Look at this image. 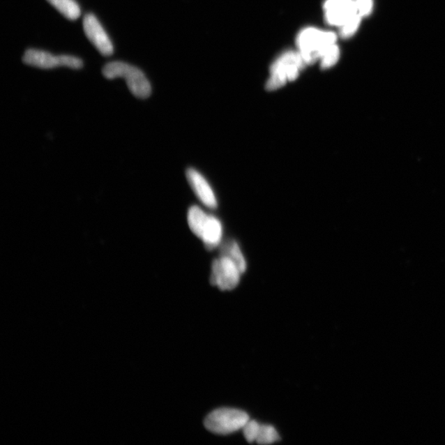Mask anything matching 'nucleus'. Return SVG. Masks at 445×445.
Segmentation results:
<instances>
[{"instance_id":"nucleus-5","label":"nucleus","mask_w":445,"mask_h":445,"mask_svg":"<svg viewBox=\"0 0 445 445\" xmlns=\"http://www.w3.org/2000/svg\"><path fill=\"white\" fill-rule=\"evenodd\" d=\"M22 61L26 65L44 70L61 66L69 67L71 69H80L83 67V61L78 57L68 56V54L54 56L52 53L36 49L27 50L22 57Z\"/></svg>"},{"instance_id":"nucleus-13","label":"nucleus","mask_w":445,"mask_h":445,"mask_svg":"<svg viewBox=\"0 0 445 445\" xmlns=\"http://www.w3.org/2000/svg\"><path fill=\"white\" fill-rule=\"evenodd\" d=\"M63 17L70 20H76L81 15L78 3L75 0H47Z\"/></svg>"},{"instance_id":"nucleus-1","label":"nucleus","mask_w":445,"mask_h":445,"mask_svg":"<svg viewBox=\"0 0 445 445\" xmlns=\"http://www.w3.org/2000/svg\"><path fill=\"white\" fill-rule=\"evenodd\" d=\"M103 74L108 80L122 78L126 80L130 92L136 98H147L151 94V85L144 73L139 68L129 63L114 61L103 67Z\"/></svg>"},{"instance_id":"nucleus-19","label":"nucleus","mask_w":445,"mask_h":445,"mask_svg":"<svg viewBox=\"0 0 445 445\" xmlns=\"http://www.w3.org/2000/svg\"><path fill=\"white\" fill-rule=\"evenodd\" d=\"M347 0H326L324 4L325 10H329V9L337 7L342 4Z\"/></svg>"},{"instance_id":"nucleus-6","label":"nucleus","mask_w":445,"mask_h":445,"mask_svg":"<svg viewBox=\"0 0 445 445\" xmlns=\"http://www.w3.org/2000/svg\"><path fill=\"white\" fill-rule=\"evenodd\" d=\"M241 275L242 272L231 259L220 255L212 262L211 284L221 290H232L239 284Z\"/></svg>"},{"instance_id":"nucleus-11","label":"nucleus","mask_w":445,"mask_h":445,"mask_svg":"<svg viewBox=\"0 0 445 445\" xmlns=\"http://www.w3.org/2000/svg\"><path fill=\"white\" fill-rule=\"evenodd\" d=\"M231 259L243 274L247 271V262L237 241L229 239L222 245L221 254Z\"/></svg>"},{"instance_id":"nucleus-12","label":"nucleus","mask_w":445,"mask_h":445,"mask_svg":"<svg viewBox=\"0 0 445 445\" xmlns=\"http://www.w3.org/2000/svg\"><path fill=\"white\" fill-rule=\"evenodd\" d=\"M209 214L201 207L193 206L188 213L189 228L199 239L201 238L204 226H205Z\"/></svg>"},{"instance_id":"nucleus-4","label":"nucleus","mask_w":445,"mask_h":445,"mask_svg":"<svg viewBox=\"0 0 445 445\" xmlns=\"http://www.w3.org/2000/svg\"><path fill=\"white\" fill-rule=\"evenodd\" d=\"M307 66L301 52H288L281 56L271 68V77L266 84L268 90L278 89L287 81L297 78L299 70Z\"/></svg>"},{"instance_id":"nucleus-7","label":"nucleus","mask_w":445,"mask_h":445,"mask_svg":"<svg viewBox=\"0 0 445 445\" xmlns=\"http://www.w3.org/2000/svg\"><path fill=\"white\" fill-rule=\"evenodd\" d=\"M84 30L90 42L104 56L113 54V45L101 24L92 13H89L84 18Z\"/></svg>"},{"instance_id":"nucleus-9","label":"nucleus","mask_w":445,"mask_h":445,"mask_svg":"<svg viewBox=\"0 0 445 445\" xmlns=\"http://www.w3.org/2000/svg\"><path fill=\"white\" fill-rule=\"evenodd\" d=\"M224 235V228L219 218L209 215L202 231L201 239L208 250H213L220 246Z\"/></svg>"},{"instance_id":"nucleus-3","label":"nucleus","mask_w":445,"mask_h":445,"mask_svg":"<svg viewBox=\"0 0 445 445\" xmlns=\"http://www.w3.org/2000/svg\"><path fill=\"white\" fill-rule=\"evenodd\" d=\"M337 36L333 33H324L315 29L303 30L298 38L301 54L307 65L321 57L326 48L335 44Z\"/></svg>"},{"instance_id":"nucleus-10","label":"nucleus","mask_w":445,"mask_h":445,"mask_svg":"<svg viewBox=\"0 0 445 445\" xmlns=\"http://www.w3.org/2000/svg\"><path fill=\"white\" fill-rule=\"evenodd\" d=\"M326 20L331 25L342 26L352 16L357 15L356 2L347 0L340 6L326 11Z\"/></svg>"},{"instance_id":"nucleus-8","label":"nucleus","mask_w":445,"mask_h":445,"mask_svg":"<svg viewBox=\"0 0 445 445\" xmlns=\"http://www.w3.org/2000/svg\"><path fill=\"white\" fill-rule=\"evenodd\" d=\"M186 176H187L190 188L196 194L199 202L207 208L216 210L218 206V199L214 190L205 176L193 167H190L187 170Z\"/></svg>"},{"instance_id":"nucleus-18","label":"nucleus","mask_w":445,"mask_h":445,"mask_svg":"<svg viewBox=\"0 0 445 445\" xmlns=\"http://www.w3.org/2000/svg\"><path fill=\"white\" fill-rule=\"evenodd\" d=\"M356 6L359 15L361 17L366 16L372 10L373 7V1L372 0H356Z\"/></svg>"},{"instance_id":"nucleus-2","label":"nucleus","mask_w":445,"mask_h":445,"mask_svg":"<svg viewBox=\"0 0 445 445\" xmlns=\"http://www.w3.org/2000/svg\"><path fill=\"white\" fill-rule=\"evenodd\" d=\"M247 412L234 408H220L205 419L206 428L217 435H229L243 429L249 421Z\"/></svg>"},{"instance_id":"nucleus-17","label":"nucleus","mask_w":445,"mask_h":445,"mask_svg":"<svg viewBox=\"0 0 445 445\" xmlns=\"http://www.w3.org/2000/svg\"><path fill=\"white\" fill-rule=\"evenodd\" d=\"M361 16L357 13V15L352 16L348 21L345 22L342 25V35L343 36H351L356 33L359 26L361 24Z\"/></svg>"},{"instance_id":"nucleus-16","label":"nucleus","mask_w":445,"mask_h":445,"mask_svg":"<svg viewBox=\"0 0 445 445\" xmlns=\"http://www.w3.org/2000/svg\"><path fill=\"white\" fill-rule=\"evenodd\" d=\"M261 425L256 421L249 420L248 423L245 425L243 430V435L245 439L249 443H253L257 442L259 431H260Z\"/></svg>"},{"instance_id":"nucleus-15","label":"nucleus","mask_w":445,"mask_h":445,"mask_svg":"<svg viewBox=\"0 0 445 445\" xmlns=\"http://www.w3.org/2000/svg\"><path fill=\"white\" fill-rule=\"evenodd\" d=\"M340 56V51L337 45L335 44L326 48L321 54L322 67L329 68L335 65L338 62Z\"/></svg>"},{"instance_id":"nucleus-14","label":"nucleus","mask_w":445,"mask_h":445,"mask_svg":"<svg viewBox=\"0 0 445 445\" xmlns=\"http://www.w3.org/2000/svg\"><path fill=\"white\" fill-rule=\"evenodd\" d=\"M280 439V435L274 426L261 425L256 442L259 444H271L279 442Z\"/></svg>"}]
</instances>
